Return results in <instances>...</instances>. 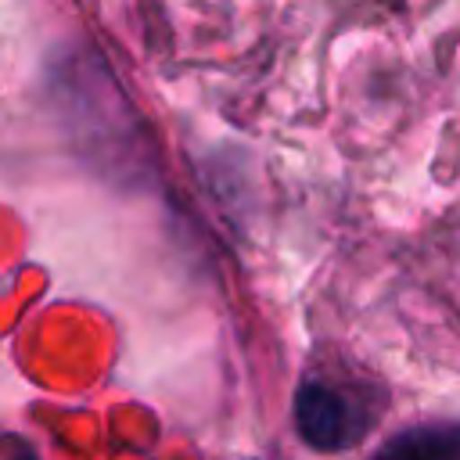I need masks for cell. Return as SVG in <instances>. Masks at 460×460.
Segmentation results:
<instances>
[{"mask_svg":"<svg viewBox=\"0 0 460 460\" xmlns=\"http://www.w3.org/2000/svg\"><path fill=\"white\" fill-rule=\"evenodd\" d=\"M291 417H295L298 438L316 453H345L370 428L367 410L349 392L320 377H305L295 388Z\"/></svg>","mask_w":460,"mask_h":460,"instance_id":"obj_1","label":"cell"},{"mask_svg":"<svg viewBox=\"0 0 460 460\" xmlns=\"http://www.w3.org/2000/svg\"><path fill=\"white\" fill-rule=\"evenodd\" d=\"M370 460H460V424L428 420L388 435Z\"/></svg>","mask_w":460,"mask_h":460,"instance_id":"obj_2","label":"cell"},{"mask_svg":"<svg viewBox=\"0 0 460 460\" xmlns=\"http://www.w3.org/2000/svg\"><path fill=\"white\" fill-rule=\"evenodd\" d=\"M0 460H40L36 449L18 435H0Z\"/></svg>","mask_w":460,"mask_h":460,"instance_id":"obj_3","label":"cell"}]
</instances>
